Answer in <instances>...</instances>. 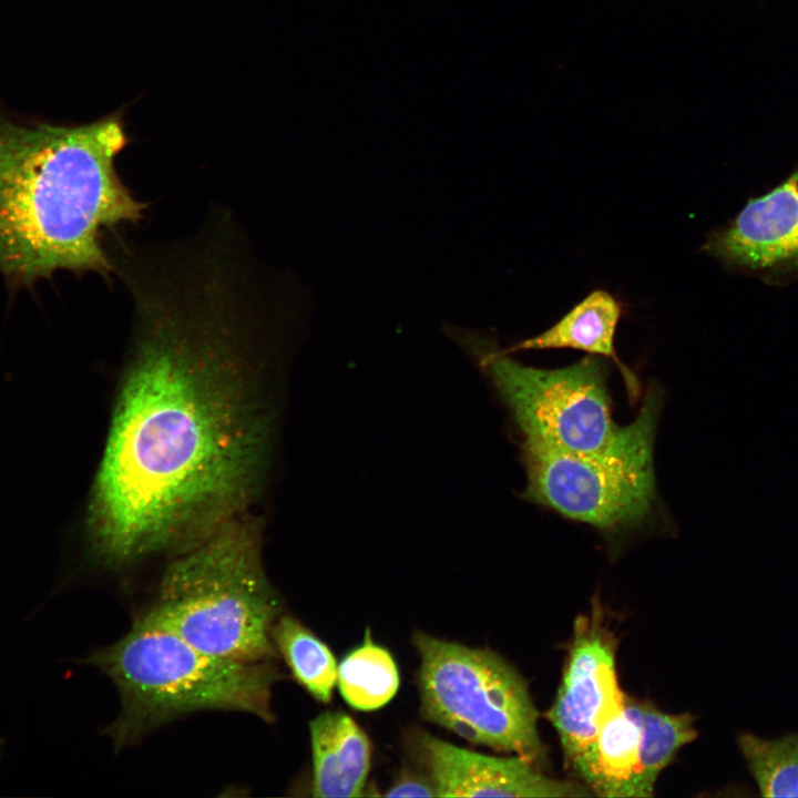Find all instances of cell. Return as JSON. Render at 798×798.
I'll return each instance as SVG.
<instances>
[{"label":"cell","mask_w":798,"mask_h":798,"mask_svg":"<svg viewBox=\"0 0 798 798\" xmlns=\"http://www.w3.org/2000/svg\"><path fill=\"white\" fill-rule=\"evenodd\" d=\"M250 266L215 237L117 258L133 329L80 528L91 564L175 555L246 513L273 434L263 346L296 309Z\"/></svg>","instance_id":"obj_1"},{"label":"cell","mask_w":798,"mask_h":798,"mask_svg":"<svg viewBox=\"0 0 798 798\" xmlns=\"http://www.w3.org/2000/svg\"><path fill=\"white\" fill-rule=\"evenodd\" d=\"M130 139L122 110L78 125L22 122L0 110V270L31 284L58 270L114 272L105 231L147 204L115 162Z\"/></svg>","instance_id":"obj_2"},{"label":"cell","mask_w":798,"mask_h":798,"mask_svg":"<svg viewBox=\"0 0 798 798\" xmlns=\"http://www.w3.org/2000/svg\"><path fill=\"white\" fill-rule=\"evenodd\" d=\"M280 603L262 561L258 524L241 514L177 553L141 616L218 657L272 662Z\"/></svg>","instance_id":"obj_3"},{"label":"cell","mask_w":798,"mask_h":798,"mask_svg":"<svg viewBox=\"0 0 798 798\" xmlns=\"http://www.w3.org/2000/svg\"><path fill=\"white\" fill-rule=\"evenodd\" d=\"M75 662L100 669L119 690L120 713L105 730L116 747L197 710L274 719L270 694L279 673L272 662L208 654L141 615L119 641Z\"/></svg>","instance_id":"obj_4"},{"label":"cell","mask_w":798,"mask_h":798,"mask_svg":"<svg viewBox=\"0 0 798 798\" xmlns=\"http://www.w3.org/2000/svg\"><path fill=\"white\" fill-rule=\"evenodd\" d=\"M446 330L491 380L525 444L573 454H605L630 443L658 417L659 398L649 392L636 419L617 426L611 412L606 369L598 357L540 369L514 360L479 331L453 326Z\"/></svg>","instance_id":"obj_5"},{"label":"cell","mask_w":798,"mask_h":798,"mask_svg":"<svg viewBox=\"0 0 798 798\" xmlns=\"http://www.w3.org/2000/svg\"><path fill=\"white\" fill-rule=\"evenodd\" d=\"M419 692L426 720L533 764L543 757L538 713L520 674L489 649L471 648L422 632Z\"/></svg>","instance_id":"obj_6"},{"label":"cell","mask_w":798,"mask_h":798,"mask_svg":"<svg viewBox=\"0 0 798 798\" xmlns=\"http://www.w3.org/2000/svg\"><path fill=\"white\" fill-rule=\"evenodd\" d=\"M649 422L630 443L600 456L522 444L528 484L522 498L603 532L644 521L656 500Z\"/></svg>","instance_id":"obj_7"},{"label":"cell","mask_w":798,"mask_h":798,"mask_svg":"<svg viewBox=\"0 0 798 798\" xmlns=\"http://www.w3.org/2000/svg\"><path fill=\"white\" fill-rule=\"evenodd\" d=\"M703 250L725 266L769 285L798 280V167L769 192L750 198Z\"/></svg>","instance_id":"obj_8"},{"label":"cell","mask_w":798,"mask_h":798,"mask_svg":"<svg viewBox=\"0 0 798 798\" xmlns=\"http://www.w3.org/2000/svg\"><path fill=\"white\" fill-rule=\"evenodd\" d=\"M623 694L614 638L595 617L577 621L562 683L548 712L570 764L591 745Z\"/></svg>","instance_id":"obj_9"},{"label":"cell","mask_w":798,"mask_h":798,"mask_svg":"<svg viewBox=\"0 0 798 798\" xmlns=\"http://www.w3.org/2000/svg\"><path fill=\"white\" fill-rule=\"evenodd\" d=\"M420 751L439 797H583L587 788L548 777L520 757H494L422 734Z\"/></svg>","instance_id":"obj_10"},{"label":"cell","mask_w":798,"mask_h":798,"mask_svg":"<svg viewBox=\"0 0 798 798\" xmlns=\"http://www.w3.org/2000/svg\"><path fill=\"white\" fill-rule=\"evenodd\" d=\"M640 748L641 702L623 694L571 765L597 796L635 797Z\"/></svg>","instance_id":"obj_11"},{"label":"cell","mask_w":798,"mask_h":798,"mask_svg":"<svg viewBox=\"0 0 798 798\" xmlns=\"http://www.w3.org/2000/svg\"><path fill=\"white\" fill-rule=\"evenodd\" d=\"M313 795L360 797L369 773L371 746L347 714L325 712L310 722Z\"/></svg>","instance_id":"obj_12"},{"label":"cell","mask_w":798,"mask_h":798,"mask_svg":"<svg viewBox=\"0 0 798 798\" xmlns=\"http://www.w3.org/2000/svg\"><path fill=\"white\" fill-rule=\"evenodd\" d=\"M622 316L620 301L603 289L591 291L555 325L542 334L513 345L507 352L571 348L592 356H604L620 368L632 397L640 391L635 375L618 359L614 338Z\"/></svg>","instance_id":"obj_13"},{"label":"cell","mask_w":798,"mask_h":798,"mask_svg":"<svg viewBox=\"0 0 798 798\" xmlns=\"http://www.w3.org/2000/svg\"><path fill=\"white\" fill-rule=\"evenodd\" d=\"M272 640L294 678L317 700L328 703L338 671L328 646L289 615L277 617L272 628Z\"/></svg>","instance_id":"obj_14"},{"label":"cell","mask_w":798,"mask_h":798,"mask_svg":"<svg viewBox=\"0 0 798 798\" xmlns=\"http://www.w3.org/2000/svg\"><path fill=\"white\" fill-rule=\"evenodd\" d=\"M337 683L340 694L351 707L375 710L396 695L399 673L391 654L374 643L367 631L365 642L340 662Z\"/></svg>","instance_id":"obj_15"},{"label":"cell","mask_w":798,"mask_h":798,"mask_svg":"<svg viewBox=\"0 0 798 798\" xmlns=\"http://www.w3.org/2000/svg\"><path fill=\"white\" fill-rule=\"evenodd\" d=\"M696 735L690 715L667 714L641 702V748L635 797L654 795L659 774Z\"/></svg>","instance_id":"obj_16"},{"label":"cell","mask_w":798,"mask_h":798,"mask_svg":"<svg viewBox=\"0 0 798 798\" xmlns=\"http://www.w3.org/2000/svg\"><path fill=\"white\" fill-rule=\"evenodd\" d=\"M738 746L765 797H798V734L775 739L744 734Z\"/></svg>","instance_id":"obj_17"},{"label":"cell","mask_w":798,"mask_h":798,"mask_svg":"<svg viewBox=\"0 0 798 798\" xmlns=\"http://www.w3.org/2000/svg\"><path fill=\"white\" fill-rule=\"evenodd\" d=\"M388 797H432L436 789L432 782L418 777L407 776L398 780L386 794Z\"/></svg>","instance_id":"obj_18"},{"label":"cell","mask_w":798,"mask_h":798,"mask_svg":"<svg viewBox=\"0 0 798 798\" xmlns=\"http://www.w3.org/2000/svg\"><path fill=\"white\" fill-rule=\"evenodd\" d=\"M4 747H6L4 739L0 737V760H1Z\"/></svg>","instance_id":"obj_19"}]
</instances>
